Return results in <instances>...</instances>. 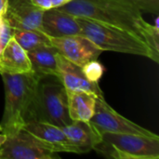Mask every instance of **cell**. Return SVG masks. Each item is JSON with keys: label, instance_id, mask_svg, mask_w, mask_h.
<instances>
[{"label": "cell", "instance_id": "cell-4", "mask_svg": "<svg viewBox=\"0 0 159 159\" xmlns=\"http://www.w3.org/2000/svg\"><path fill=\"white\" fill-rule=\"evenodd\" d=\"M93 150L110 158L158 159L159 137L104 132Z\"/></svg>", "mask_w": 159, "mask_h": 159}, {"label": "cell", "instance_id": "cell-27", "mask_svg": "<svg viewBox=\"0 0 159 159\" xmlns=\"http://www.w3.org/2000/svg\"><path fill=\"white\" fill-rule=\"evenodd\" d=\"M0 159H1V156H0Z\"/></svg>", "mask_w": 159, "mask_h": 159}, {"label": "cell", "instance_id": "cell-6", "mask_svg": "<svg viewBox=\"0 0 159 159\" xmlns=\"http://www.w3.org/2000/svg\"><path fill=\"white\" fill-rule=\"evenodd\" d=\"M38 121L48 122L60 128L73 122L68 113L67 91L61 84H40Z\"/></svg>", "mask_w": 159, "mask_h": 159}, {"label": "cell", "instance_id": "cell-26", "mask_svg": "<svg viewBox=\"0 0 159 159\" xmlns=\"http://www.w3.org/2000/svg\"><path fill=\"white\" fill-rule=\"evenodd\" d=\"M1 51H2V48H1V47H0V53H1Z\"/></svg>", "mask_w": 159, "mask_h": 159}, {"label": "cell", "instance_id": "cell-21", "mask_svg": "<svg viewBox=\"0 0 159 159\" xmlns=\"http://www.w3.org/2000/svg\"><path fill=\"white\" fill-rule=\"evenodd\" d=\"M32 3L42 10L52 8V0H31Z\"/></svg>", "mask_w": 159, "mask_h": 159}, {"label": "cell", "instance_id": "cell-17", "mask_svg": "<svg viewBox=\"0 0 159 159\" xmlns=\"http://www.w3.org/2000/svg\"><path fill=\"white\" fill-rule=\"evenodd\" d=\"M13 38L26 51L32 50L39 46L51 45L48 36L37 30L13 28Z\"/></svg>", "mask_w": 159, "mask_h": 159}, {"label": "cell", "instance_id": "cell-1", "mask_svg": "<svg viewBox=\"0 0 159 159\" xmlns=\"http://www.w3.org/2000/svg\"><path fill=\"white\" fill-rule=\"evenodd\" d=\"M75 17H83L134 34L159 53L158 18L147 22L142 11L126 0H73L59 7Z\"/></svg>", "mask_w": 159, "mask_h": 159}, {"label": "cell", "instance_id": "cell-5", "mask_svg": "<svg viewBox=\"0 0 159 159\" xmlns=\"http://www.w3.org/2000/svg\"><path fill=\"white\" fill-rule=\"evenodd\" d=\"M1 159L60 158L56 149L24 128L7 137L0 146Z\"/></svg>", "mask_w": 159, "mask_h": 159}, {"label": "cell", "instance_id": "cell-20", "mask_svg": "<svg viewBox=\"0 0 159 159\" xmlns=\"http://www.w3.org/2000/svg\"><path fill=\"white\" fill-rule=\"evenodd\" d=\"M13 37V27L9 24L7 20L3 16L0 25V47L3 49L8 41Z\"/></svg>", "mask_w": 159, "mask_h": 159}, {"label": "cell", "instance_id": "cell-2", "mask_svg": "<svg viewBox=\"0 0 159 159\" xmlns=\"http://www.w3.org/2000/svg\"><path fill=\"white\" fill-rule=\"evenodd\" d=\"M5 88V108L0 123L7 137L38 120V95L43 76L31 71L23 74H1Z\"/></svg>", "mask_w": 159, "mask_h": 159}, {"label": "cell", "instance_id": "cell-3", "mask_svg": "<svg viewBox=\"0 0 159 159\" xmlns=\"http://www.w3.org/2000/svg\"><path fill=\"white\" fill-rule=\"evenodd\" d=\"M82 34L102 51H115L148 58L159 61L157 53L142 38L126 30L83 17H76Z\"/></svg>", "mask_w": 159, "mask_h": 159}, {"label": "cell", "instance_id": "cell-10", "mask_svg": "<svg viewBox=\"0 0 159 159\" xmlns=\"http://www.w3.org/2000/svg\"><path fill=\"white\" fill-rule=\"evenodd\" d=\"M44 10L35 7L31 0H8L4 17L13 28L42 31Z\"/></svg>", "mask_w": 159, "mask_h": 159}, {"label": "cell", "instance_id": "cell-14", "mask_svg": "<svg viewBox=\"0 0 159 159\" xmlns=\"http://www.w3.org/2000/svg\"><path fill=\"white\" fill-rule=\"evenodd\" d=\"M31 71L32 67L27 51L12 37L0 53V75H16Z\"/></svg>", "mask_w": 159, "mask_h": 159}, {"label": "cell", "instance_id": "cell-11", "mask_svg": "<svg viewBox=\"0 0 159 159\" xmlns=\"http://www.w3.org/2000/svg\"><path fill=\"white\" fill-rule=\"evenodd\" d=\"M42 31L48 37L82 34V30L76 17L59 7H52L44 11Z\"/></svg>", "mask_w": 159, "mask_h": 159}, {"label": "cell", "instance_id": "cell-7", "mask_svg": "<svg viewBox=\"0 0 159 159\" xmlns=\"http://www.w3.org/2000/svg\"><path fill=\"white\" fill-rule=\"evenodd\" d=\"M89 122L101 133H124L157 138L158 135L124 117L113 109L104 99H96L94 115Z\"/></svg>", "mask_w": 159, "mask_h": 159}, {"label": "cell", "instance_id": "cell-16", "mask_svg": "<svg viewBox=\"0 0 159 159\" xmlns=\"http://www.w3.org/2000/svg\"><path fill=\"white\" fill-rule=\"evenodd\" d=\"M68 113L73 121L89 122L94 115L97 97L84 91L67 92Z\"/></svg>", "mask_w": 159, "mask_h": 159}, {"label": "cell", "instance_id": "cell-8", "mask_svg": "<svg viewBox=\"0 0 159 159\" xmlns=\"http://www.w3.org/2000/svg\"><path fill=\"white\" fill-rule=\"evenodd\" d=\"M51 45L65 59L83 67L89 61L98 60L103 52L84 35L48 37Z\"/></svg>", "mask_w": 159, "mask_h": 159}, {"label": "cell", "instance_id": "cell-9", "mask_svg": "<svg viewBox=\"0 0 159 159\" xmlns=\"http://www.w3.org/2000/svg\"><path fill=\"white\" fill-rule=\"evenodd\" d=\"M57 78L61 81L67 92L84 91L95 95L99 99H104L103 92L99 83L89 81L84 75L82 68L65 59L59 52L56 55Z\"/></svg>", "mask_w": 159, "mask_h": 159}, {"label": "cell", "instance_id": "cell-24", "mask_svg": "<svg viewBox=\"0 0 159 159\" xmlns=\"http://www.w3.org/2000/svg\"><path fill=\"white\" fill-rule=\"evenodd\" d=\"M6 139H7L6 133H5V131L3 130L2 127L0 126V146L4 143V142L6 141Z\"/></svg>", "mask_w": 159, "mask_h": 159}, {"label": "cell", "instance_id": "cell-23", "mask_svg": "<svg viewBox=\"0 0 159 159\" xmlns=\"http://www.w3.org/2000/svg\"><path fill=\"white\" fill-rule=\"evenodd\" d=\"M73 0H52V7H61Z\"/></svg>", "mask_w": 159, "mask_h": 159}, {"label": "cell", "instance_id": "cell-19", "mask_svg": "<svg viewBox=\"0 0 159 159\" xmlns=\"http://www.w3.org/2000/svg\"><path fill=\"white\" fill-rule=\"evenodd\" d=\"M141 11L157 15L159 13V0H126Z\"/></svg>", "mask_w": 159, "mask_h": 159}, {"label": "cell", "instance_id": "cell-25", "mask_svg": "<svg viewBox=\"0 0 159 159\" xmlns=\"http://www.w3.org/2000/svg\"><path fill=\"white\" fill-rule=\"evenodd\" d=\"M2 19H3V16H0V25H1V22H2Z\"/></svg>", "mask_w": 159, "mask_h": 159}, {"label": "cell", "instance_id": "cell-13", "mask_svg": "<svg viewBox=\"0 0 159 159\" xmlns=\"http://www.w3.org/2000/svg\"><path fill=\"white\" fill-rule=\"evenodd\" d=\"M61 129L70 142L77 149L78 154L90 152L102 139V134L90 122L73 121Z\"/></svg>", "mask_w": 159, "mask_h": 159}, {"label": "cell", "instance_id": "cell-22", "mask_svg": "<svg viewBox=\"0 0 159 159\" xmlns=\"http://www.w3.org/2000/svg\"><path fill=\"white\" fill-rule=\"evenodd\" d=\"M8 0H0V16H4L7 12Z\"/></svg>", "mask_w": 159, "mask_h": 159}, {"label": "cell", "instance_id": "cell-15", "mask_svg": "<svg viewBox=\"0 0 159 159\" xmlns=\"http://www.w3.org/2000/svg\"><path fill=\"white\" fill-rule=\"evenodd\" d=\"M58 50L52 45L39 46L27 51L32 71L41 76L53 75L58 76L56 55Z\"/></svg>", "mask_w": 159, "mask_h": 159}, {"label": "cell", "instance_id": "cell-18", "mask_svg": "<svg viewBox=\"0 0 159 159\" xmlns=\"http://www.w3.org/2000/svg\"><path fill=\"white\" fill-rule=\"evenodd\" d=\"M82 68V71L85 75V76L91 82L99 83L100 79L102 77L105 68L104 66L98 61V60H94L91 61H89L86 63Z\"/></svg>", "mask_w": 159, "mask_h": 159}, {"label": "cell", "instance_id": "cell-12", "mask_svg": "<svg viewBox=\"0 0 159 159\" xmlns=\"http://www.w3.org/2000/svg\"><path fill=\"white\" fill-rule=\"evenodd\" d=\"M24 129L53 146L58 153L78 154L77 149L67 138L62 129L43 121H31L24 126Z\"/></svg>", "mask_w": 159, "mask_h": 159}]
</instances>
